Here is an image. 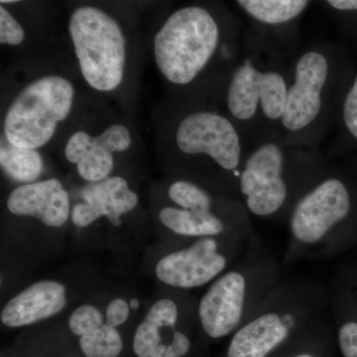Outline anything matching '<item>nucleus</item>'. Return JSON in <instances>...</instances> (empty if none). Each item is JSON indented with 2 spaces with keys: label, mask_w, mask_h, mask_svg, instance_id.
I'll use <instances>...</instances> for the list:
<instances>
[{
  "label": "nucleus",
  "mask_w": 357,
  "mask_h": 357,
  "mask_svg": "<svg viewBox=\"0 0 357 357\" xmlns=\"http://www.w3.org/2000/svg\"><path fill=\"white\" fill-rule=\"evenodd\" d=\"M241 36V22L234 14L201 4L183 6L155 35V62L169 83L188 88L217 61L234 69L244 53Z\"/></svg>",
  "instance_id": "nucleus-1"
},
{
  "label": "nucleus",
  "mask_w": 357,
  "mask_h": 357,
  "mask_svg": "<svg viewBox=\"0 0 357 357\" xmlns=\"http://www.w3.org/2000/svg\"><path fill=\"white\" fill-rule=\"evenodd\" d=\"M352 76L342 49L319 42L289 63L288 91L281 139L292 146L319 150L333 123Z\"/></svg>",
  "instance_id": "nucleus-2"
},
{
  "label": "nucleus",
  "mask_w": 357,
  "mask_h": 357,
  "mask_svg": "<svg viewBox=\"0 0 357 357\" xmlns=\"http://www.w3.org/2000/svg\"><path fill=\"white\" fill-rule=\"evenodd\" d=\"M285 58L244 36V53L222 86L225 114L248 147L281 138L288 91Z\"/></svg>",
  "instance_id": "nucleus-3"
},
{
  "label": "nucleus",
  "mask_w": 357,
  "mask_h": 357,
  "mask_svg": "<svg viewBox=\"0 0 357 357\" xmlns=\"http://www.w3.org/2000/svg\"><path fill=\"white\" fill-rule=\"evenodd\" d=\"M328 168L319 150L292 146L280 137L248 148L238 190L252 215L271 218L293 206Z\"/></svg>",
  "instance_id": "nucleus-4"
},
{
  "label": "nucleus",
  "mask_w": 357,
  "mask_h": 357,
  "mask_svg": "<svg viewBox=\"0 0 357 357\" xmlns=\"http://www.w3.org/2000/svg\"><path fill=\"white\" fill-rule=\"evenodd\" d=\"M174 146L178 156L213 169L227 183L237 185L248 145L229 117L208 109L188 110L176 122Z\"/></svg>",
  "instance_id": "nucleus-5"
},
{
  "label": "nucleus",
  "mask_w": 357,
  "mask_h": 357,
  "mask_svg": "<svg viewBox=\"0 0 357 357\" xmlns=\"http://www.w3.org/2000/svg\"><path fill=\"white\" fill-rule=\"evenodd\" d=\"M69 32L79 69L98 91L121 86L126 63V40L121 25L95 6H82L70 15Z\"/></svg>",
  "instance_id": "nucleus-6"
},
{
  "label": "nucleus",
  "mask_w": 357,
  "mask_h": 357,
  "mask_svg": "<svg viewBox=\"0 0 357 357\" xmlns=\"http://www.w3.org/2000/svg\"><path fill=\"white\" fill-rule=\"evenodd\" d=\"M75 88L69 79L49 75L35 79L16 96L4 117L9 144L37 150L53 137L59 123L69 116Z\"/></svg>",
  "instance_id": "nucleus-7"
},
{
  "label": "nucleus",
  "mask_w": 357,
  "mask_h": 357,
  "mask_svg": "<svg viewBox=\"0 0 357 357\" xmlns=\"http://www.w3.org/2000/svg\"><path fill=\"white\" fill-rule=\"evenodd\" d=\"M356 215L357 199L351 183L328 167L291 210V232L300 243H319Z\"/></svg>",
  "instance_id": "nucleus-8"
},
{
  "label": "nucleus",
  "mask_w": 357,
  "mask_h": 357,
  "mask_svg": "<svg viewBox=\"0 0 357 357\" xmlns=\"http://www.w3.org/2000/svg\"><path fill=\"white\" fill-rule=\"evenodd\" d=\"M312 1L307 0H237L234 4L250 22L245 34L268 50L285 58L297 39L301 18ZM286 59V58H285Z\"/></svg>",
  "instance_id": "nucleus-9"
},
{
  "label": "nucleus",
  "mask_w": 357,
  "mask_h": 357,
  "mask_svg": "<svg viewBox=\"0 0 357 357\" xmlns=\"http://www.w3.org/2000/svg\"><path fill=\"white\" fill-rule=\"evenodd\" d=\"M227 263V258L218 252L217 239L203 237L189 248L163 256L155 266V275L170 287L198 288L217 278Z\"/></svg>",
  "instance_id": "nucleus-10"
},
{
  "label": "nucleus",
  "mask_w": 357,
  "mask_h": 357,
  "mask_svg": "<svg viewBox=\"0 0 357 357\" xmlns=\"http://www.w3.org/2000/svg\"><path fill=\"white\" fill-rule=\"evenodd\" d=\"M131 145L129 129L112 124L98 136L84 131L73 134L65 147L66 158L76 164L79 177L88 183L110 177L114 167V153L126 151Z\"/></svg>",
  "instance_id": "nucleus-11"
},
{
  "label": "nucleus",
  "mask_w": 357,
  "mask_h": 357,
  "mask_svg": "<svg viewBox=\"0 0 357 357\" xmlns=\"http://www.w3.org/2000/svg\"><path fill=\"white\" fill-rule=\"evenodd\" d=\"M245 292V279L236 271L211 284L199 304V323L208 337L222 338L236 330L243 318Z\"/></svg>",
  "instance_id": "nucleus-12"
},
{
  "label": "nucleus",
  "mask_w": 357,
  "mask_h": 357,
  "mask_svg": "<svg viewBox=\"0 0 357 357\" xmlns=\"http://www.w3.org/2000/svg\"><path fill=\"white\" fill-rule=\"evenodd\" d=\"M83 202L74 204L70 220L79 229L88 227L103 217L115 227H121L123 215L138 206L139 198L129 188L126 178L114 176L96 183H88L82 190Z\"/></svg>",
  "instance_id": "nucleus-13"
},
{
  "label": "nucleus",
  "mask_w": 357,
  "mask_h": 357,
  "mask_svg": "<svg viewBox=\"0 0 357 357\" xmlns=\"http://www.w3.org/2000/svg\"><path fill=\"white\" fill-rule=\"evenodd\" d=\"M8 211L17 217H31L48 227H64L70 218L69 192L57 178L20 185L6 201Z\"/></svg>",
  "instance_id": "nucleus-14"
},
{
  "label": "nucleus",
  "mask_w": 357,
  "mask_h": 357,
  "mask_svg": "<svg viewBox=\"0 0 357 357\" xmlns=\"http://www.w3.org/2000/svg\"><path fill=\"white\" fill-rule=\"evenodd\" d=\"M67 303V288L62 282H35L4 305L0 321L8 328H25L57 316Z\"/></svg>",
  "instance_id": "nucleus-15"
},
{
  "label": "nucleus",
  "mask_w": 357,
  "mask_h": 357,
  "mask_svg": "<svg viewBox=\"0 0 357 357\" xmlns=\"http://www.w3.org/2000/svg\"><path fill=\"white\" fill-rule=\"evenodd\" d=\"M288 335L285 319L276 312H268L237 331L230 340L227 357H266Z\"/></svg>",
  "instance_id": "nucleus-16"
},
{
  "label": "nucleus",
  "mask_w": 357,
  "mask_h": 357,
  "mask_svg": "<svg viewBox=\"0 0 357 357\" xmlns=\"http://www.w3.org/2000/svg\"><path fill=\"white\" fill-rule=\"evenodd\" d=\"M178 318L175 301L169 298L156 301L134 333L131 344L134 356L149 357L160 344L170 340Z\"/></svg>",
  "instance_id": "nucleus-17"
},
{
  "label": "nucleus",
  "mask_w": 357,
  "mask_h": 357,
  "mask_svg": "<svg viewBox=\"0 0 357 357\" xmlns=\"http://www.w3.org/2000/svg\"><path fill=\"white\" fill-rule=\"evenodd\" d=\"M159 220L167 229L181 236L213 237L225 229L222 218L215 211H188L169 206L160 211Z\"/></svg>",
  "instance_id": "nucleus-18"
},
{
  "label": "nucleus",
  "mask_w": 357,
  "mask_h": 357,
  "mask_svg": "<svg viewBox=\"0 0 357 357\" xmlns=\"http://www.w3.org/2000/svg\"><path fill=\"white\" fill-rule=\"evenodd\" d=\"M7 142V141H6ZM0 165L7 177L21 185L37 182L44 171V161L37 150L1 145Z\"/></svg>",
  "instance_id": "nucleus-19"
},
{
  "label": "nucleus",
  "mask_w": 357,
  "mask_h": 357,
  "mask_svg": "<svg viewBox=\"0 0 357 357\" xmlns=\"http://www.w3.org/2000/svg\"><path fill=\"white\" fill-rule=\"evenodd\" d=\"M77 345L84 357H121L124 351L121 333L107 321L100 328L77 338Z\"/></svg>",
  "instance_id": "nucleus-20"
},
{
  "label": "nucleus",
  "mask_w": 357,
  "mask_h": 357,
  "mask_svg": "<svg viewBox=\"0 0 357 357\" xmlns=\"http://www.w3.org/2000/svg\"><path fill=\"white\" fill-rule=\"evenodd\" d=\"M168 197L177 208L183 210L215 211L213 197L192 181H175L169 185Z\"/></svg>",
  "instance_id": "nucleus-21"
},
{
  "label": "nucleus",
  "mask_w": 357,
  "mask_h": 357,
  "mask_svg": "<svg viewBox=\"0 0 357 357\" xmlns=\"http://www.w3.org/2000/svg\"><path fill=\"white\" fill-rule=\"evenodd\" d=\"M335 123L340 128V137L335 140L332 149L342 142L357 144V73L352 76L345 89L338 107Z\"/></svg>",
  "instance_id": "nucleus-22"
},
{
  "label": "nucleus",
  "mask_w": 357,
  "mask_h": 357,
  "mask_svg": "<svg viewBox=\"0 0 357 357\" xmlns=\"http://www.w3.org/2000/svg\"><path fill=\"white\" fill-rule=\"evenodd\" d=\"M105 324V314L95 305L84 304L70 314L68 326L74 337L79 338Z\"/></svg>",
  "instance_id": "nucleus-23"
},
{
  "label": "nucleus",
  "mask_w": 357,
  "mask_h": 357,
  "mask_svg": "<svg viewBox=\"0 0 357 357\" xmlns=\"http://www.w3.org/2000/svg\"><path fill=\"white\" fill-rule=\"evenodd\" d=\"M25 31L13 14L0 6V43L17 46L24 41Z\"/></svg>",
  "instance_id": "nucleus-24"
},
{
  "label": "nucleus",
  "mask_w": 357,
  "mask_h": 357,
  "mask_svg": "<svg viewBox=\"0 0 357 357\" xmlns=\"http://www.w3.org/2000/svg\"><path fill=\"white\" fill-rule=\"evenodd\" d=\"M191 349V340L185 333L175 328L172 338L157 347L149 357H185Z\"/></svg>",
  "instance_id": "nucleus-25"
},
{
  "label": "nucleus",
  "mask_w": 357,
  "mask_h": 357,
  "mask_svg": "<svg viewBox=\"0 0 357 357\" xmlns=\"http://www.w3.org/2000/svg\"><path fill=\"white\" fill-rule=\"evenodd\" d=\"M338 347L344 357H357V321L351 319L340 326L337 333Z\"/></svg>",
  "instance_id": "nucleus-26"
},
{
  "label": "nucleus",
  "mask_w": 357,
  "mask_h": 357,
  "mask_svg": "<svg viewBox=\"0 0 357 357\" xmlns=\"http://www.w3.org/2000/svg\"><path fill=\"white\" fill-rule=\"evenodd\" d=\"M130 312L131 307L128 301L121 297L114 298L105 309V321L114 328H121L128 321Z\"/></svg>",
  "instance_id": "nucleus-27"
},
{
  "label": "nucleus",
  "mask_w": 357,
  "mask_h": 357,
  "mask_svg": "<svg viewBox=\"0 0 357 357\" xmlns=\"http://www.w3.org/2000/svg\"><path fill=\"white\" fill-rule=\"evenodd\" d=\"M129 305H130L131 310H137L140 306V303L137 299H131L129 301Z\"/></svg>",
  "instance_id": "nucleus-28"
},
{
  "label": "nucleus",
  "mask_w": 357,
  "mask_h": 357,
  "mask_svg": "<svg viewBox=\"0 0 357 357\" xmlns=\"http://www.w3.org/2000/svg\"><path fill=\"white\" fill-rule=\"evenodd\" d=\"M294 357H314V356H311V354H300V356H296Z\"/></svg>",
  "instance_id": "nucleus-29"
},
{
  "label": "nucleus",
  "mask_w": 357,
  "mask_h": 357,
  "mask_svg": "<svg viewBox=\"0 0 357 357\" xmlns=\"http://www.w3.org/2000/svg\"><path fill=\"white\" fill-rule=\"evenodd\" d=\"M35 357H48V356H35ZM64 357H84L83 356H68Z\"/></svg>",
  "instance_id": "nucleus-30"
}]
</instances>
